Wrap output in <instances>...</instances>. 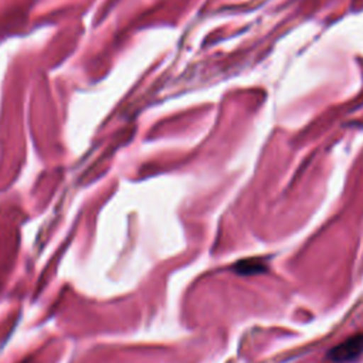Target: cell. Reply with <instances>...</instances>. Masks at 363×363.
Here are the masks:
<instances>
[{
  "mask_svg": "<svg viewBox=\"0 0 363 363\" xmlns=\"http://www.w3.org/2000/svg\"><path fill=\"white\" fill-rule=\"evenodd\" d=\"M363 354V333H354L328 352L333 363H353Z\"/></svg>",
  "mask_w": 363,
  "mask_h": 363,
  "instance_id": "obj_1",
  "label": "cell"
},
{
  "mask_svg": "<svg viewBox=\"0 0 363 363\" xmlns=\"http://www.w3.org/2000/svg\"><path fill=\"white\" fill-rule=\"evenodd\" d=\"M233 271L238 275H258L267 271V262L262 258H247L235 262Z\"/></svg>",
  "mask_w": 363,
  "mask_h": 363,
  "instance_id": "obj_2",
  "label": "cell"
}]
</instances>
